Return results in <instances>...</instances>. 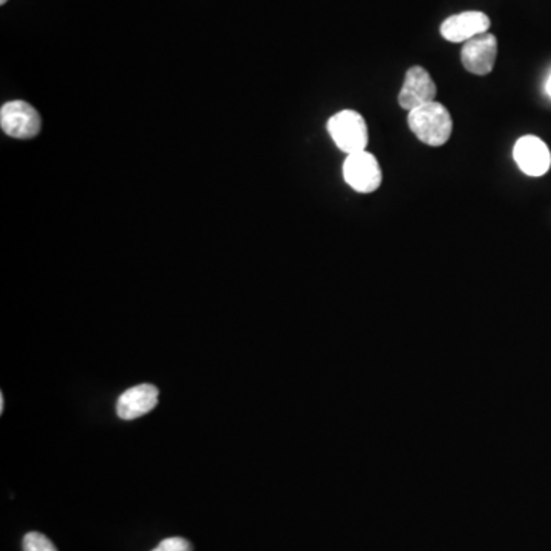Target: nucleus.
I'll return each mask as SVG.
<instances>
[{
  "label": "nucleus",
  "instance_id": "1",
  "mask_svg": "<svg viewBox=\"0 0 551 551\" xmlns=\"http://www.w3.org/2000/svg\"><path fill=\"white\" fill-rule=\"evenodd\" d=\"M408 126L421 142L431 148H440L449 142L454 121L449 111L435 100L412 109L408 114Z\"/></svg>",
  "mask_w": 551,
  "mask_h": 551
},
{
  "label": "nucleus",
  "instance_id": "2",
  "mask_svg": "<svg viewBox=\"0 0 551 551\" xmlns=\"http://www.w3.org/2000/svg\"><path fill=\"white\" fill-rule=\"evenodd\" d=\"M328 132L335 146L347 155L364 152L370 142L366 121L362 115L351 109H345L333 115L328 119Z\"/></svg>",
  "mask_w": 551,
  "mask_h": 551
},
{
  "label": "nucleus",
  "instance_id": "3",
  "mask_svg": "<svg viewBox=\"0 0 551 551\" xmlns=\"http://www.w3.org/2000/svg\"><path fill=\"white\" fill-rule=\"evenodd\" d=\"M0 127L8 137L29 140L37 137L42 131V119L31 104L14 100L0 109Z\"/></svg>",
  "mask_w": 551,
  "mask_h": 551
},
{
  "label": "nucleus",
  "instance_id": "4",
  "mask_svg": "<svg viewBox=\"0 0 551 551\" xmlns=\"http://www.w3.org/2000/svg\"><path fill=\"white\" fill-rule=\"evenodd\" d=\"M343 178L357 194H372L380 187L383 173L379 159L368 150L348 155L343 163Z\"/></svg>",
  "mask_w": 551,
  "mask_h": 551
},
{
  "label": "nucleus",
  "instance_id": "5",
  "mask_svg": "<svg viewBox=\"0 0 551 551\" xmlns=\"http://www.w3.org/2000/svg\"><path fill=\"white\" fill-rule=\"evenodd\" d=\"M513 158L519 171L529 177H542L550 171V149L534 135H525L517 140L513 148Z\"/></svg>",
  "mask_w": 551,
  "mask_h": 551
},
{
  "label": "nucleus",
  "instance_id": "6",
  "mask_svg": "<svg viewBox=\"0 0 551 551\" xmlns=\"http://www.w3.org/2000/svg\"><path fill=\"white\" fill-rule=\"evenodd\" d=\"M498 56V42L490 33L469 40L461 50L463 66L475 75H487L494 71Z\"/></svg>",
  "mask_w": 551,
  "mask_h": 551
},
{
  "label": "nucleus",
  "instance_id": "7",
  "mask_svg": "<svg viewBox=\"0 0 551 551\" xmlns=\"http://www.w3.org/2000/svg\"><path fill=\"white\" fill-rule=\"evenodd\" d=\"M437 85L426 69L414 66L406 73L403 88L398 94V104L410 112L412 109L435 102Z\"/></svg>",
  "mask_w": 551,
  "mask_h": 551
},
{
  "label": "nucleus",
  "instance_id": "8",
  "mask_svg": "<svg viewBox=\"0 0 551 551\" xmlns=\"http://www.w3.org/2000/svg\"><path fill=\"white\" fill-rule=\"evenodd\" d=\"M490 19L481 11H466L455 14L444 20L441 25V35L452 43H466L477 35L487 33Z\"/></svg>",
  "mask_w": 551,
  "mask_h": 551
},
{
  "label": "nucleus",
  "instance_id": "9",
  "mask_svg": "<svg viewBox=\"0 0 551 551\" xmlns=\"http://www.w3.org/2000/svg\"><path fill=\"white\" fill-rule=\"evenodd\" d=\"M158 394V387L149 383L131 387L117 400V414L121 420L140 418L157 408Z\"/></svg>",
  "mask_w": 551,
  "mask_h": 551
},
{
  "label": "nucleus",
  "instance_id": "10",
  "mask_svg": "<svg viewBox=\"0 0 551 551\" xmlns=\"http://www.w3.org/2000/svg\"><path fill=\"white\" fill-rule=\"evenodd\" d=\"M23 551H57L45 534L31 532L23 540Z\"/></svg>",
  "mask_w": 551,
  "mask_h": 551
},
{
  "label": "nucleus",
  "instance_id": "11",
  "mask_svg": "<svg viewBox=\"0 0 551 551\" xmlns=\"http://www.w3.org/2000/svg\"><path fill=\"white\" fill-rule=\"evenodd\" d=\"M152 551H192V546L184 538H167L161 540L159 546Z\"/></svg>",
  "mask_w": 551,
  "mask_h": 551
},
{
  "label": "nucleus",
  "instance_id": "12",
  "mask_svg": "<svg viewBox=\"0 0 551 551\" xmlns=\"http://www.w3.org/2000/svg\"><path fill=\"white\" fill-rule=\"evenodd\" d=\"M4 410H5V398H4V394H0V412L4 414Z\"/></svg>",
  "mask_w": 551,
  "mask_h": 551
},
{
  "label": "nucleus",
  "instance_id": "13",
  "mask_svg": "<svg viewBox=\"0 0 551 551\" xmlns=\"http://www.w3.org/2000/svg\"><path fill=\"white\" fill-rule=\"evenodd\" d=\"M546 91L547 94H548V97H551V74L550 77H548V80H547Z\"/></svg>",
  "mask_w": 551,
  "mask_h": 551
},
{
  "label": "nucleus",
  "instance_id": "14",
  "mask_svg": "<svg viewBox=\"0 0 551 551\" xmlns=\"http://www.w3.org/2000/svg\"><path fill=\"white\" fill-rule=\"evenodd\" d=\"M6 2H8V0H0V5H5Z\"/></svg>",
  "mask_w": 551,
  "mask_h": 551
}]
</instances>
